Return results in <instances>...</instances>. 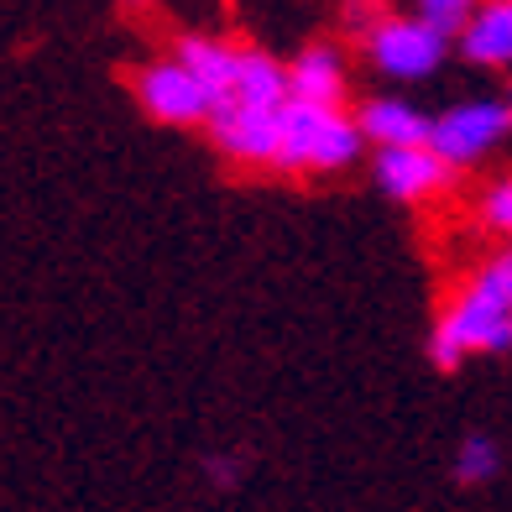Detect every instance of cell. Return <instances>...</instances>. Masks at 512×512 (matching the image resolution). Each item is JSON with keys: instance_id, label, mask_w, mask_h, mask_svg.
Here are the masks:
<instances>
[{"instance_id": "1", "label": "cell", "mask_w": 512, "mask_h": 512, "mask_svg": "<svg viewBox=\"0 0 512 512\" xmlns=\"http://www.w3.org/2000/svg\"><path fill=\"white\" fill-rule=\"evenodd\" d=\"M361 142H366L361 121H345L340 105L288 95L277 168H288V173H335V168H351V162L361 157Z\"/></svg>"}, {"instance_id": "2", "label": "cell", "mask_w": 512, "mask_h": 512, "mask_svg": "<svg viewBox=\"0 0 512 512\" xmlns=\"http://www.w3.org/2000/svg\"><path fill=\"white\" fill-rule=\"evenodd\" d=\"M502 345H512V309L471 283L450 304V314L439 319V330L429 340V356H434L439 371H455L471 351H502Z\"/></svg>"}, {"instance_id": "3", "label": "cell", "mask_w": 512, "mask_h": 512, "mask_svg": "<svg viewBox=\"0 0 512 512\" xmlns=\"http://www.w3.org/2000/svg\"><path fill=\"white\" fill-rule=\"evenodd\" d=\"M445 37L450 32H439L424 16H382L366 32V53L387 79H424L445 63Z\"/></svg>"}, {"instance_id": "4", "label": "cell", "mask_w": 512, "mask_h": 512, "mask_svg": "<svg viewBox=\"0 0 512 512\" xmlns=\"http://www.w3.org/2000/svg\"><path fill=\"white\" fill-rule=\"evenodd\" d=\"M136 100H142V110L162 126H199L215 115V89H209L183 58L142 68V74H136Z\"/></svg>"}, {"instance_id": "5", "label": "cell", "mask_w": 512, "mask_h": 512, "mask_svg": "<svg viewBox=\"0 0 512 512\" xmlns=\"http://www.w3.org/2000/svg\"><path fill=\"white\" fill-rule=\"evenodd\" d=\"M507 131H512V105H502V100H465V105L445 110L434 121L429 147L445 157L450 168H465V162H481Z\"/></svg>"}, {"instance_id": "6", "label": "cell", "mask_w": 512, "mask_h": 512, "mask_svg": "<svg viewBox=\"0 0 512 512\" xmlns=\"http://www.w3.org/2000/svg\"><path fill=\"white\" fill-rule=\"evenodd\" d=\"M215 142L225 157L236 162H277V142H283V105L262 110V105H215L209 115Z\"/></svg>"}, {"instance_id": "7", "label": "cell", "mask_w": 512, "mask_h": 512, "mask_svg": "<svg viewBox=\"0 0 512 512\" xmlns=\"http://www.w3.org/2000/svg\"><path fill=\"white\" fill-rule=\"evenodd\" d=\"M377 183L392 199H429L450 183V162L439 157L429 142L418 147H377Z\"/></svg>"}, {"instance_id": "8", "label": "cell", "mask_w": 512, "mask_h": 512, "mask_svg": "<svg viewBox=\"0 0 512 512\" xmlns=\"http://www.w3.org/2000/svg\"><path fill=\"white\" fill-rule=\"evenodd\" d=\"M215 105H262V110L288 105V68H277L267 53H256V48H241L236 53V74H230V89Z\"/></svg>"}, {"instance_id": "9", "label": "cell", "mask_w": 512, "mask_h": 512, "mask_svg": "<svg viewBox=\"0 0 512 512\" xmlns=\"http://www.w3.org/2000/svg\"><path fill=\"white\" fill-rule=\"evenodd\" d=\"M460 53L481 68H507L512 63V0H486L460 32Z\"/></svg>"}, {"instance_id": "10", "label": "cell", "mask_w": 512, "mask_h": 512, "mask_svg": "<svg viewBox=\"0 0 512 512\" xmlns=\"http://www.w3.org/2000/svg\"><path fill=\"white\" fill-rule=\"evenodd\" d=\"M356 121L366 131V142H377V147H418L434 136V121H424L403 100H371V105H361Z\"/></svg>"}, {"instance_id": "11", "label": "cell", "mask_w": 512, "mask_h": 512, "mask_svg": "<svg viewBox=\"0 0 512 512\" xmlns=\"http://www.w3.org/2000/svg\"><path fill=\"white\" fill-rule=\"evenodd\" d=\"M288 95L319 100V105H340V95H345V63H340V53L335 48L298 53V63L288 68Z\"/></svg>"}, {"instance_id": "12", "label": "cell", "mask_w": 512, "mask_h": 512, "mask_svg": "<svg viewBox=\"0 0 512 512\" xmlns=\"http://www.w3.org/2000/svg\"><path fill=\"white\" fill-rule=\"evenodd\" d=\"M492 471H497V445H492L486 434H471V439L460 445V455H455V476L476 486V481H486Z\"/></svg>"}, {"instance_id": "13", "label": "cell", "mask_w": 512, "mask_h": 512, "mask_svg": "<svg viewBox=\"0 0 512 512\" xmlns=\"http://www.w3.org/2000/svg\"><path fill=\"white\" fill-rule=\"evenodd\" d=\"M481 0H418V16L434 21L439 32H465V21L476 16Z\"/></svg>"}, {"instance_id": "14", "label": "cell", "mask_w": 512, "mask_h": 512, "mask_svg": "<svg viewBox=\"0 0 512 512\" xmlns=\"http://www.w3.org/2000/svg\"><path fill=\"white\" fill-rule=\"evenodd\" d=\"M481 220L492 225V230H502V236H512V178H502V183H492V189H486Z\"/></svg>"}, {"instance_id": "15", "label": "cell", "mask_w": 512, "mask_h": 512, "mask_svg": "<svg viewBox=\"0 0 512 512\" xmlns=\"http://www.w3.org/2000/svg\"><path fill=\"white\" fill-rule=\"evenodd\" d=\"M476 288H486L492 298H502V304L512 309V251H502V256H492L481 272H476Z\"/></svg>"}, {"instance_id": "16", "label": "cell", "mask_w": 512, "mask_h": 512, "mask_svg": "<svg viewBox=\"0 0 512 512\" xmlns=\"http://www.w3.org/2000/svg\"><path fill=\"white\" fill-rule=\"evenodd\" d=\"M345 21H351V27L366 37L382 21V6H377V0H345Z\"/></svg>"}, {"instance_id": "17", "label": "cell", "mask_w": 512, "mask_h": 512, "mask_svg": "<svg viewBox=\"0 0 512 512\" xmlns=\"http://www.w3.org/2000/svg\"><path fill=\"white\" fill-rule=\"evenodd\" d=\"M126 6H152V0H126Z\"/></svg>"}]
</instances>
